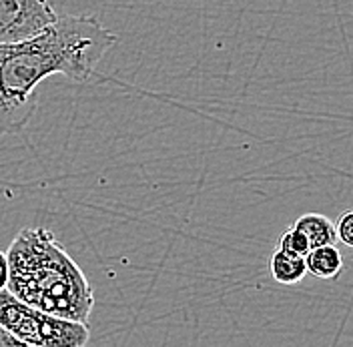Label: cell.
Listing matches in <instances>:
<instances>
[{"label": "cell", "mask_w": 353, "mask_h": 347, "mask_svg": "<svg viewBox=\"0 0 353 347\" xmlns=\"http://www.w3.org/2000/svg\"><path fill=\"white\" fill-rule=\"evenodd\" d=\"M269 269L273 279L281 285H297L305 275H307V263L305 257L299 255H291L283 249L275 247L271 261H269Z\"/></svg>", "instance_id": "cell-6"}, {"label": "cell", "mask_w": 353, "mask_h": 347, "mask_svg": "<svg viewBox=\"0 0 353 347\" xmlns=\"http://www.w3.org/2000/svg\"><path fill=\"white\" fill-rule=\"evenodd\" d=\"M57 19L50 0H0V44L26 41Z\"/></svg>", "instance_id": "cell-4"}, {"label": "cell", "mask_w": 353, "mask_h": 347, "mask_svg": "<svg viewBox=\"0 0 353 347\" xmlns=\"http://www.w3.org/2000/svg\"><path fill=\"white\" fill-rule=\"evenodd\" d=\"M8 277H10L8 255H6V251H0V291L8 287Z\"/></svg>", "instance_id": "cell-10"}, {"label": "cell", "mask_w": 353, "mask_h": 347, "mask_svg": "<svg viewBox=\"0 0 353 347\" xmlns=\"http://www.w3.org/2000/svg\"><path fill=\"white\" fill-rule=\"evenodd\" d=\"M0 326L24 347H85L90 339L87 324L37 309L8 289L0 291Z\"/></svg>", "instance_id": "cell-3"}, {"label": "cell", "mask_w": 353, "mask_h": 347, "mask_svg": "<svg viewBox=\"0 0 353 347\" xmlns=\"http://www.w3.org/2000/svg\"><path fill=\"white\" fill-rule=\"evenodd\" d=\"M119 37L92 14H63L43 32L0 44V137L28 127L39 87L52 75L87 83Z\"/></svg>", "instance_id": "cell-1"}, {"label": "cell", "mask_w": 353, "mask_h": 347, "mask_svg": "<svg viewBox=\"0 0 353 347\" xmlns=\"http://www.w3.org/2000/svg\"><path fill=\"white\" fill-rule=\"evenodd\" d=\"M8 291L46 313L87 324L94 291L79 263L46 227H24L6 249Z\"/></svg>", "instance_id": "cell-2"}, {"label": "cell", "mask_w": 353, "mask_h": 347, "mask_svg": "<svg viewBox=\"0 0 353 347\" xmlns=\"http://www.w3.org/2000/svg\"><path fill=\"white\" fill-rule=\"evenodd\" d=\"M279 249H283L291 255H299V257H305L311 249V243H309L307 235L303 231H299L295 225H291L287 231H283V235L279 239Z\"/></svg>", "instance_id": "cell-8"}, {"label": "cell", "mask_w": 353, "mask_h": 347, "mask_svg": "<svg viewBox=\"0 0 353 347\" xmlns=\"http://www.w3.org/2000/svg\"><path fill=\"white\" fill-rule=\"evenodd\" d=\"M299 231H303L307 235L311 247H319V245H335L337 239V231L335 225L331 223L325 215L319 213H305L299 219H295L293 223Z\"/></svg>", "instance_id": "cell-7"}, {"label": "cell", "mask_w": 353, "mask_h": 347, "mask_svg": "<svg viewBox=\"0 0 353 347\" xmlns=\"http://www.w3.org/2000/svg\"><path fill=\"white\" fill-rule=\"evenodd\" d=\"M335 231H337V239L353 249V211H345L339 215L335 223Z\"/></svg>", "instance_id": "cell-9"}, {"label": "cell", "mask_w": 353, "mask_h": 347, "mask_svg": "<svg viewBox=\"0 0 353 347\" xmlns=\"http://www.w3.org/2000/svg\"><path fill=\"white\" fill-rule=\"evenodd\" d=\"M307 273L317 279H335L343 271V257L335 245H319L311 247L305 255Z\"/></svg>", "instance_id": "cell-5"}, {"label": "cell", "mask_w": 353, "mask_h": 347, "mask_svg": "<svg viewBox=\"0 0 353 347\" xmlns=\"http://www.w3.org/2000/svg\"><path fill=\"white\" fill-rule=\"evenodd\" d=\"M6 346H22V341L17 337V335H12L6 327L0 326V347H6Z\"/></svg>", "instance_id": "cell-11"}]
</instances>
